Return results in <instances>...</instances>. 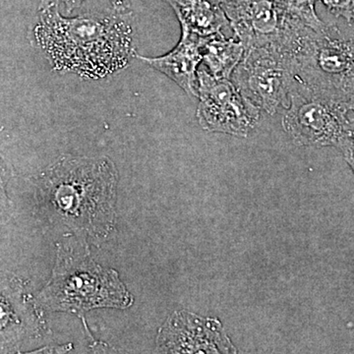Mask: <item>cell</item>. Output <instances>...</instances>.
I'll return each mask as SVG.
<instances>
[{"mask_svg": "<svg viewBox=\"0 0 354 354\" xmlns=\"http://www.w3.org/2000/svg\"><path fill=\"white\" fill-rule=\"evenodd\" d=\"M176 12L181 29L201 37L220 34L230 27L221 0H165Z\"/></svg>", "mask_w": 354, "mask_h": 354, "instance_id": "cell-11", "label": "cell"}, {"mask_svg": "<svg viewBox=\"0 0 354 354\" xmlns=\"http://www.w3.org/2000/svg\"><path fill=\"white\" fill-rule=\"evenodd\" d=\"M295 80L314 94L354 111V24L326 23L322 31L305 28L290 55Z\"/></svg>", "mask_w": 354, "mask_h": 354, "instance_id": "cell-4", "label": "cell"}, {"mask_svg": "<svg viewBox=\"0 0 354 354\" xmlns=\"http://www.w3.org/2000/svg\"><path fill=\"white\" fill-rule=\"evenodd\" d=\"M281 8L293 19L315 32L322 31L326 23L317 15V0H277Z\"/></svg>", "mask_w": 354, "mask_h": 354, "instance_id": "cell-13", "label": "cell"}, {"mask_svg": "<svg viewBox=\"0 0 354 354\" xmlns=\"http://www.w3.org/2000/svg\"><path fill=\"white\" fill-rule=\"evenodd\" d=\"M35 37L53 68L88 79H102L125 68L133 57L132 27L122 14L64 17L46 4Z\"/></svg>", "mask_w": 354, "mask_h": 354, "instance_id": "cell-1", "label": "cell"}, {"mask_svg": "<svg viewBox=\"0 0 354 354\" xmlns=\"http://www.w3.org/2000/svg\"><path fill=\"white\" fill-rule=\"evenodd\" d=\"M57 1L62 2L64 4L65 8L68 12H71L74 8L80 6L83 0H57ZM115 6H120L121 4L124 3L125 0H111Z\"/></svg>", "mask_w": 354, "mask_h": 354, "instance_id": "cell-15", "label": "cell"}, {"mask_svg": "<svg viewBox=\"0 0 354 354\" xmlns=\"http://www.w3.org/2000/svg\"><path fill=\"white\" fill-rule=\"evenodd\" d=\"M209 38L181 29L180 41L169 53L158 57H136L171 78L186 94L197 97V70Z\"/></svg>", "mask_w": 354, "mask_h": 354, "instance_id": "cell-10", "label": "cell"}, {"mask_svg": "<svg viewBox=\"0 0 354 354\" xmlns=\"http://www.w3.org/2000/svg\"><path fill=\"white\" fill-rule=\"evenodd\" d=\"M118 181V169L108 158L64 156L41 177V196L71 232L102 239L115 223Z\"/></svg>", "mask_w": 354, "mask_h": 354, "instance_id": "cell-2", "label": "cell"}, {"mask_svg": "<svg viewBox=\"0 0 354 354\" xmlns=\"http://www.w3.org/2000/svg\"><path fill=\"white\" fill-rule=\"evenodd\" d=\"M38 298L44 309L75 314L82 320L91 310L127 309L134 301L118 272L97 264L87 244H57L53 274Z\"/></svg>", "mask_w": 354, "mask_h": 354, "instance_id": "cell-3", "label": "cell"}, {"mask_svg": "<svg viewBox=\"0 0 354 354\" xmlns=\"http://www.w3.org/2000/svg\"><path fill=\"white\" fill-rule=\"evenodd\" d=\"M349 111L344 104L314 94L293 77L281 124L297 146L335 147L344 155L354 146Z\"/></svg>", "mask_w": 354, "mask_h": 354, "instance_id": "cell-5", "label": "cell"}, {"mask_svg": "<svg viewBox=\"0 0 354 354\" xmlns=\"http://www.w3.org/2000/svg\"><path fill=\"white\" fill-rule=\"evenodd\" d=\"M221 4L245 50L274 46L286 55L306 27L291 18L277 0H221Z\"/></svg>", "mask_w": 354, "mask_h": 354, "instance_id": "cell-7", "label": "cell"}, {"mask_svg": "<svg viewBox=\"0 0 354 354\" xmlns=\"http://www.w3.org/2000/svg\"><path fill=\"white\" fill-rule=\"evenodd\" d=\"M230 80L247 99L271 115L290 104V64L274 46L247 48Z\"/></svg>", "mask_w": 354, "mask_h": 354, "instance_id": "cell-8", "label": "cell"}, {"mask_svg": "<svg viewBox=\"0 0 354 354\" xmlns=\"http://www.w3.org/2000/svg\"><path fill=\"white\" fill-rule=\"evenodd\" d=\"M197 97L196 116L206 131L244 138L260 123L261 109L232 80L215 78L203 65L197 70Z\"/></svg>", "mask_w": 354, "mask_h": 354, "instance_id": "cell-6", "label": "cell"}, {"mask_svg": "<svg viewBox=\"0 0 354 354\" xmlns=\"http://www.w3.org/2000/svg\"><path fill=\"white\" fill-rule=\"evenodd\" d=\"M245 48L236 38L227 39L223 32L209 37L204 46L203 66L216 79H232L243 58Z\"/></svg>", "mask_w": 354, "mask_h": 354, "instance_id": "cell-12", "label": "cell"}, {"mask_svg": "<svg viewBox=\"0 0 354 354\" xmlns=\"http://www.w3.org/2000/svg\"><path fill=\"white\" fill-rule=\"evenodd\" d=\"M158 349L164 353H235L218 319L176 311L158 330Z\"/></svg>", "mask_w": 354, "mask_h": 354, "instance_id": "cell-9", "label": "cell"}, {"mask_svg": "<svg viewBox=\"0 0 354 354\" xmlns=\"http://www.w3.org/2000/svg\"><path fill=\"white\" fill-rule=\"evenodd\" d=\"M335 17L354 24V0H320Z\"/></svg>", "mask_w": 354, "mask_h": 354, "instance_id": "cell-14", "label": "cell"}]
</instances>
